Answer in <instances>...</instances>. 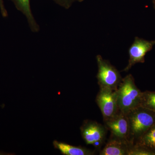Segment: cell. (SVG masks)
I'll list each match as a JSON object with an SVG mask.
<instances>
[{
  "label": "cell",
  "mask_w": 155,
  "mask_h": 155,
  "mask_svg": "<svg viewBox=\"0 0 155 155\" xmlns=\"http://www.w3.org/2000/svg\"><path fill=\"white\" fill-rule=\"evenodd\" d=\"M140 107L155 113V91L142 92Z\"/></svg>",
  "instance_id": "7c38bea8"
},
{
  "label": "cell",
  "mask_w": 155,
  "mask_h": 155,
  "mask_svg": "<svg viewBox=\"0 0 155 155\" xmlns=\"http://www.w3.org/2000/svg\"><path fill=\"white\" fill-rule=\"evenodd\" d=\"M116 92L119 112L126 115L135 108L140 107L142 92L136 85L131 74L122 78Z\"/></svg>",
  "instance_id": "6da1fadb"
},
{
  "label": "cell",
  "mask_w": 155,
  "mask_h": 155,
  "mask_svg": "<svg viewBox=\"0 0 155 155\" xmlns=\"http://www.w3.org/2000/svg\"><path fill=\"white\" fill-rule=\"evenodd\" d=\"M56 4L65 9H68L75 2H81L84 0H53Z\"/></svg>",
  "instance_id": "5bb4252c"
},
{
  "label": "cell",
  "mask_w": 155,
  "mask_h": 155,
  "mask_svg": "<svg viewBox=\"0 0 155 155\" xmlns=\"http://www.w3.org/2000/svg\"><path fill=\"white\" fill-rule=\"evenodd\" d=\"M155 45V40L148 41L136 37L128 50L129 59L128 65L123 71L127 72L134 65L137 63H143L145 56L152 49Z\"/></svg>",
  "instance_id": "5b68a950"
},
{
  "label": "cell",
  "mask_w": 155,
  "mask_h": 155,
  "mask_svg": "<svg viewBox=\"0 0 155 155\" xmlns=\"http://www.w3.org/2000/svg\"><path fill=\"white\" fill-rule=\"evenodd\" d=\"M104 122L114 136L129 141V122L126 114L119 112Z\"/></svg>",
  "instance_id": "52a82bcc"
},
{
  "label": "cell",
  "mask_w": 155,
  "mask_h": 155,
  "mask_svg": "<svg viewBox=\"0 0 155 155\" xmlns=\"http://www.w3.org/2000/svg\"><path fill=\"white\" fill-rule=\"evenodd\" d=\"M81 136L87 144L101 146L105 139L106 128L94 121L86 120L80 128Z\"/></svg>",
  "instance_id": "8992f818"
},
{
  "label": "cell",
  "mask_w": 155,
  "mask_h": 155,
  "mask_svg": "<svg viewBox=\"0 0 155 155\" xmlns=\"http://www.w3.org/2000/svg\"><path fill=\"white\" fill-rule=\"evenodd\" d=\"M16 8L26 17L31 30L33 32H38L39 26L37 23L31 8L30 0H11Z\"/></svg>",
  "instance_id": "9c48e42d"
},
{
  "label": "cell",
  "mask_w": 155,
  "mask_h": 155,
  "mask_svg": "<svg viewBox=\"0 0 155 155\" xmlns=\"http://www.w3.org/2000/svg\"><path fill=\"white\" fill-rule=\"evenodd\" d=\"M128 155H155V150L133 145L129 150Z\"/></svg>",
  "instance_id": "4fadbf2b"
},
{
  "label": "cell",
  "mask_w": 155,
  "mask_h": 155,
  "mask_svg": "<svg viewBox=\"0 0 155 155\" xmlns=\"http://www.w3.org/2000/svg\"><path fill=\"white\" fill-rule=\"evenodd\" d=\"M96 59L98 68L97 77L100 87H107L116 90L122 79L120 73L110 62L103 59L100 55L97 56Z\"/></svg>",
  "instance_id": "3957f363"
},
{
  "label": "cell",
  "mask_w": 155,
  "mask_h": 155,
  "mask_svg": "<svg viewBox=\"0 0 155 155\" xmlns=\"http://www.w3.org/2000/svg\"><path fill=\"white\" fill-rule=\"evenodd\" d=\"M0 11L3 17H8V13L4 5V0H0Z\"/></svg>",
  "instance_id": "9a60e30c"
},
{
  "label": "cell",
  "mask_w": 155,
  "mask_h": 155,
  "mask_svg": "<svg viewBox=\"0 0 155 155\" xmlns=\"http://www.w3.org/2000/svg\"><path fill=\"white\" fill-rule=\"evenodd\" d=\"M53 145L56 149L59 150L61 153L65 155H92L94 152L81 147H76L67 144L63 142L54 140Z\"/></svg>",
  "instance_id": "30bf717a"
},
{
  "label": "cell",
  "mask_w": 155,
  "mask_h": 155,
  "mask_svg": "<svg viewBox=\"0 0 155 155\" xmlns=\"http://www.w3.org/2000/svg\"><path fill=\"white\" fill-rule=\"evenodd\" d=\"M115 137L109 140L100 155H128L129 150L134 143L129 140Z\"/></svg>",
  "instance_id": "ba28073f"
},
{
  "label": "cell",
  "mask_w": 155,
  "mask_h": 155,
  "mask_svg": "<svg viewBox=\"0 0 155 155\" xmlns=\"http://www.w3.org/2000/svg\"><path fill=\"white\" fill-rule=\"evenodd\" d=\"M116 90L100 87L96 97V103L102 114L104 121L112 118L119 112Z\"/></svg>",
  "instance_id": "277c9868"
},
{
  "label": "cell",
  "mask_w": 155,
  "mask_h": 155,
  "mask_svg": "<svg viewBox=\"0 0 155 155\" xmlns=\"http://www.w3.org/2000/svg\"><path fill=\"white\" fill-rule=\"evenodd\" d=\"M153 4L154 7V8L155 9V0H152Z\"/></svg>",
  "instance_id": "2e32d148"
},
{
  "label": "cell",
  "mask_w": 155,
  "mask_h": 155,
  "mask_svg": "<svg viewBox=\"0 0 155 155\" xmlns=\"http://www.w3.org/2000/svg\"><path fill=\"white\" fill-rule=\"evenodd\" d=\"M129 126V140L134 143L155 124V113L139 107L126 114Z\"/></svg>",
  "instance_id": "7a4b0ae2"
},
{
  "label": "cell",
  "mask_w": 155,
  "mask_h": 155,
  "mask_svg": "<svg viewBox=\"0 0 155 155\" xmlns=\"http://www.w3.org/2000/svg\"><path fill=\"white\" fill-rule=\"evenodd\" d=\"M135 145L155 150V124L136 140Z\"/></svg>",
  "instance_id": "8fae6325"
}]
</instances>
